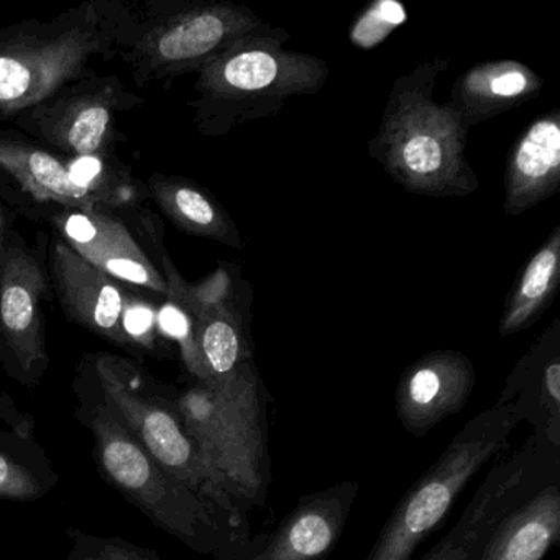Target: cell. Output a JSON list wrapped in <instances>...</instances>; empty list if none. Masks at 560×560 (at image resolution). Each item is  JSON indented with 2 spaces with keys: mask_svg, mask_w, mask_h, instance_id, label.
<instances>
[{
  "mask_svg": "<svg viewBox=\"0 0 560 560\" xmlns=\"http://www.w3.org/2000/svg\"><path fill=\"white\" fill-rule=\"evenodd\" d=\"M65 534L70 539L67 560H162L150 547L129 542L122 537L97 536L78 527H68Z\"/></svg>",
  "mask_w": 560,
  "mask_h": 560,
  "instance_id": "d4e9b609",
  "label": "cell"
},
{
  "mask_svg": "<svg viewBox=\"0 0 560 560\" xmlns=\"http://www.w3.org/2000/svg\"><path fill=\"white\" fill-rule=\"evenodd\" d=\"M560 191V109L540 114L511 147L504 211L520 215Z\"/></svg>",
  "mask_w": 560,
  "mask_h": 560,
  "instance_id": "ffe728a7",
  "label": "cell"
},
{
  "mask_svg": "<svg viewBox=\"0 0 560 560\" xmlns=\"http://www.w3.org/2000/svg\"><path fill=\"white\" fill-rule=\"evenodd\" d=\"M0 175L8 176L31 206L127 214L142 208L149 196L122 163L60 155L19 130L0 129Z\"/></svg>",
  "mask_w": 560,
  "mask_h": 560,
  "instance_id": "9c48e42d",
  "label": "cell"
},
{
  "mask_svg": "<svg viewBox=\"0 0 560 560\" xmlns=\"http://www.w3.org/2000/svg\"><path fill=\"white\" fill-rule=\"evenodd\" d=\"M261 25L260 15L232 2L124 0L116 58L133 84L147 90L198 73L232 42Z\"/></svg>",
  "mask_w": 560,
  "mask_h": 560,
  "instance_id": "8992f818",
  "label": "cell"
},
{
  "mask_svg": "<svg viewBox=\"0 0 560 560\" xmlns=\"http://www.w3.org/2000/svg\"><path fill=\"white\" fill-rule=\"evenodd\" d=\"M250 303V287L237 265L222 261L205 280L188 283L186 304L199 360V375L192 380L225 378L254 360Z\"/></svg>",
  "mask_w": 560,
  "mask_h": 560,
  "instance_id": "7c38bea8",
  "label": "cell"
},
{
  "mask_svg": "<svg viewBox=\"0 0 560 560\" xmlns=\"http://www.w3.org/2000/svg\"><path fill=\"white\" fill-rule=\"evenodd\" d=\"M359 490L357 481L346 480L303 494L250 560H326L342 537Z\"/></svg>",
  "mask_w": 560,
  "mask_h": 560,
  "instance_id": "e0dca14e",
  "label": "cell"
},
{
  "mask_svg": "<svg viewBox=\"0 0 560 560\" xmlns=\"http://www.w3.org/2000/svg\"><path fill=\"white\" fill-rule=\"evenodd\" d=\"M147 195L160 211L186 234L218 242L241 250L244 237L221 202L191 179L153 173L145 183Z\"/></svg>",
  "mask_w": 560,
  "mask_h": 560,
  "instance_id": "7402d4cb",
  "label": "cell"
},
{
  "mask_svg": "<svg viewBox=\"0 0 560 560\" xmlns=\"http://www.w3.org/2000/svg\"><path fill=\"white\" fill-rule=\"evenodd\" d=\"M408 21L398 0H376L357 15L349 28V40L359 50H373Z\"/></svg>",
  "mask_w": 560,
  "mask_h": 560,
  "instance_id": "cb8c5ba5",
  "label": "cell"
},
{
  "mask_svg": "<svg viewBox=\"0 0 560 560\" xmlns=\"http://www.w3.org/2000/svg\"><path fill=\"white\" fill-rule=\"evenodd\" d=\"M24 445H28V441L19 438L14 432H0V447L15 452L18 448L24 447Z\"/></svg>",
  "mask_w": 560,
  "mask_h": 560,
  "instance_id": "f1b7e54d",
  "label": "cell"
},
{
  "mask_svg": "<svg viewBox=\"0 0 560 560\" xmlns=\"http://www.w3.org/2000/svg\"><path fill=\"white\" fill-rule=\"evenodd\" d=\"M288 42L283 27L261 25L196 73L188 106L199 136H229L244 124L277 116L291 97L314 96L326 86V61L287 50Z\"/></svg>",
  "mask_w": 560,
  "mask_h": 560,
  "instance_id": "3957f363",
  "label": "cell"
},
{
  "mask_svg": "<svg viewBox=\"0 0 560 560\" xmlns=\"http://www.w3.org/2000/svg\"><path fill=\"white\" fill-rule=\"evenodd\" d=\"M268 399L254 360L225 378L178 389L186 431L244 514L265 506L271 485Z\"/></svg>",
  "mask_w": 560,
  "mask_h": 560,
  "instance_id": "5b68a950",
  "label": "cell"
},
{
  "mask_svg": "<svg viewBox=\"0 0 560 560\" xmlns=\"http://www.w3.org/2000/svg\"><path fill=\"white\" fill-rule=\"evenodd\" d=\"M542 86V78L520 61H483L455 80L448 104L470 130L536 100Z\"/></svg>",
  "mask_w": 560,
  "mask_h": 560,
  "instance_id": "44dd1931",
  "label": "cell"
},
{
  "mask_svg": "<svg viewBox=\"0 0 560 560\" xmlns=\"http://www.w3.org/2000/svg\"><path fill=\"white\" fill-rule=\"evenodd\" d=\"M559 537L560 470H557L481 536L470 560H542Z\"/></svg>",
  "mask_w": 560,
  "mask_h": 560,
  "instance_id": "ac0fdd59",
  "label": "cell"
},
{
  "mask_svg": "<svg viewBox=\"0 0 560 560\" xmlns=\"http://www.w3.org/2000/svg\"><path fill=\"white\" fill-rule=\"evenodd\" d=\"M77 418L93 435V457L104 480L156 527L172 534L196 552L215 560H250L260 547L248 540L247 530L189 490L160 465L113 406L104 399L88 366L78 363L73 383Z\"/></svg>",
  "mask_w": 560,
  "mask_h": 560,
  "instance_id": "6da1fadb",
  "label": "cell"
},
{
  "mask_svg": "<svg viewBox=\"0 0 560 560\" xmlns=\"http://www.w3.org/2000/svg\"><path fill=\"white\" fill-rule=\"evenodd\" d=\"M560 284V225L521 271L504 303L498 326L500 336L508 337L529 329L552 304Z\"/></svg>",
  "mask_w": 560,
  "mask_h": 560,
  "instance_id": "603a6c76",
  "label": "cell"
},
{
  "mask_svg": "<svg viewBox=\"0 0 560 560\" xmlns=\"http://www.w3.org/2000/svg\"><path fill=\"white\" fill-rule=\"evenodd\" d=\"M14 215V209L9 208V206L0 199V260H2V252H4L9 232L12 231Z\"/></svg>",
  "mask_w": 560,
  "mask_h": 560,
  "instance_id": "83f0119b",
  "label": "cell"
},
{
  "mask_svg": "<svg viewBox=\"0 0 560 560\" xmlns=\"http://www.w3.org/2000/svg\"><path fill=\"white\" fill-rule=\"evenodd\" d=\"M520 422L514 405H494L471 418L402 494L366 560H411L419 544L444 523L471 478L508 447Z\"/></svg>",
  "mask_w": 560,
  "mask_h": 560,
  "instance_id": "ba28073f",
  "label": "cell"
},
{
  "mask_svg": "<svg viewBox=\"0 0 560 560\" xmlns=\"http://www.w3.org/2000/svg\"><path fill=\"white\" fill-rule=\"evenodd\" d=\"M81 362L140 445L206 503L250 533L247 514L238 510L186 431L178 389L163 385L139 360L129 357L94 352L86 353Z\"/></svg>",
  "mask_w": 560,
  "mask_h": 560,
  "instance_id": "52a82bcc",
  "label": "cell"
},
{
  "mask_svg": "<svg viewBox=\"0 0 560 560\" xmlns=\"http://www.w3.org/2000/svg\"><path fill=\"white\" fill-rule=\"evenodd\" d=\"M122 22L124 0H88L48 21L0 27V120L97 77V63L116 58Z\"/></svg>",
  "mask_w": 560,
  "mask_h": 560,
  "instance_id": "277c9868",
  "label": "cell"
},
{
  "mask_svg": "<svg viewBox=\"0 0 560 560\" xmlns=\"http://www.w3.org/2000/svg\"><path fill=\"white\" fill-rule=\"evenodd\" d=\"M116 74L61 88L11 120L15 130L71 159H114L117 116L143 106Z\"/></svg>",
  "mask_w": 560,
  "mask_h": 560,
  "instance_id": "30bf717a",
  "label": "cell"
},
{
  "mask_svg": "<svg viewBox=\"0 0 560 560\" xmlns=\"http://www.w3.org/2000/svg\"><path fill=\"white\" fill-rule=\"evenodd\" d=\"M47 273L65 316L132 355H142L127 330V319L143 300L129 287L80 257L57 234L47 248Z\"/></svg>",
  "mask_w": 560,
  "mask_h": 560,
  "instance_id": "4fadbf2b",
  "label": "cell"
},
{
  "mask_svg": "<svg viewBox=\"0 0 560 560\" xmlns=\"http://www.w3.org/2000/svg\"><path fill=\"white\" fill-rule=\"evenodd\" d=\"M448 60L422 61L393 83L369 153L402 189L428 198H467L480 182L468 163L470 130L451 104L434 100Z\"/></svg>",
  "mask_w": 560,
  "mask_h": 560,
  "instance_id": "7a4b0ae2",
  "label": "cell"
},
{
  "mask_svg": "<svg viewBox=\"0 0 560 560\" xmlns=\"http://www.w3.org/2000/svg\"><path fill=\"white\" fill-rule=\"evenodd\" d=\"M0 419L24 441L34 442L35 421L27 412H22L18 402L8 393H0Z\"/></svg>",
  "mask_w": 560,
  "mask_h": 560,
  "instance_id": "4316f807",
  "label": "cell"
},
{
  "mask_svg": "<svg viewBox=\"0 0 560 560\" xmlns=\"http://www.w3.org/2000/svg\"><path fill=\"white\" fill-rule=\"evenodd\" d=\"M22 209L34 211L37 221L44 219L68 247L97 270L165 300L168 287L162 271L139 237L114 212L31 205H22Z\"/></svg>",
  "mask_w": 560,
  "mask_h": 560,
  "instance_id": "9a60e30c",
  "label": "cell"
},
{
  "mask_svg": "<svg viewBox=\"0 0 560 560\" xmlns=\"http://www.w3.org/2000/svg\"><path fill=\"white\" fill-rule=\"evenodd\" d=\"M557 470L559 448L530 434L523 447L493 465L454 527L421 560H470L481 536Z\"/></svg>",
  "mask_w": 560,
  "mask_h": 560,
  "instance_id": "5bb4252c",
  "label": "cell"
},
{
  "mask_svg": "<svg viewBox=\"0 0 560 560\" xmlns=\"http://www.w3.org/2000/svg\"><path fill=\"white\" fill-rule=\"evenodd\" d=\"M50 290L44 265L12 229L0 260V363L31 388L50 365L44 311Z\"/></svg>",
  "mask_w": 560,
  "mask_h": 560,
  "instance_id": "8fae6325",
  "label": "cell"
},
{
  "mask_svg": "<svg viewBox=\"0 0 560 560\" xmlns=\"http://www.w3.org/2000/svg\"><path fill=\"white\" fill-rule=\"evenodd\" d=\"M50 483L18 454L0 447V498L12 501H37L47 494Z\"/></svg>",
  "mask_w": 560,
  "mask_h": 560,
  "instance_id": "484cf974",
  "label": "cell"
},
{
  "mask_svg": "<svg viewBox=\"0 0 560 560\" xmlns=\"http://www.w3.org/2000/svg\"><path fill=\"white\" fill-rule=\"evenodd\" d=\"M559 323L514 366L497 405H514L533 435L560 451Z\"/></svg>",
  "mask_w": 560,
  "mask_h": 560,
  "instance_id": "d6986e66",
  "label": "cell"
},
{
  "mask_svg": "<svg viewBox=\"0 0 560 560\" xmlns=\"http://www.w3.org/2000/svg\"><path fill=\"white\" fill-rule=\"evenodd\" d=\"M475 366L457 350H434L412 362L396 385V415L406 432L424 438L439 422L467 406Z\"/></svg>",
  "mask_w": 560,
  "mask_h": 560,
  "instance_id": "2e32d148",
  "label": "cell"
}]
</instances>
